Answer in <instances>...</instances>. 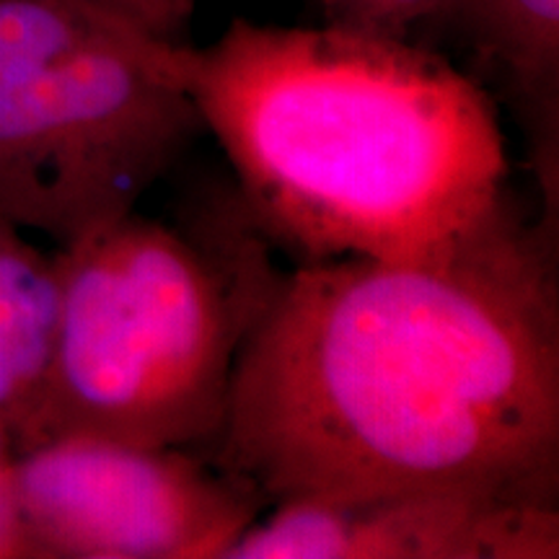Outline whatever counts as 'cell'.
I'll list each match as a JSON object with an SVG mask.
<instances>
[{
	"mask_svg": "<svg viewBox=\"0 0 559 559\" xmlns=\"http://www.w3.org/2000/svg\"><path fill=\"white\" fill-rule=\"evenodd\" d=\"M210 449L272 506L400 489L557 502V223L513 202L432 262H300L243 342Z\"/></svg>",
	"mask_w": 559,
	"mask_h": 559,
	"instance_id": "1",
	"label": "cell"
},
{
	"mask_svg": "<svg viewBox=\"0 0 559 559\" xmlns=\"http://www.w3.org/2000/svg\"><path fill=\"white\" fill-rule=\"evenodd\" d=\"M190 91L249 218L300 262H432L515 202L492 96L409 37L234 19Z\"/></svg>",
	"mask_w": 559,
	"mask_h": 559,
	"instance_id": "2",
	"label": "cell"
},
{
	"mask_svg": "<svg viewBox=\"0 0 559 559\" xmlns=\"http://www.w3.org/2000/svg\"><path fill=\"white\" fill-rule=\"evenodd\" d=\"M262 236L249 221L198 239L132 210L55 251L58 345L32 445H213L243 342L283 280Z\"/></svg>",
	"mask_w": 559,
	"mask_h": 559,
	"instance_id": "3",
	"label": "cell"
},
{
	"mask_svg": "<svg viewBox=\"0 0 559 559\" xmlns=\"http://www.w3.org/2000/svg\"><path fill=\"white\" fill-rule=\"evenodd\" d=\"M192 66L91 0H0V215L62 249L138 210L205 132Z\"/></svg>",
	"mask_w": 559,
	"mask_h": 559,
	"instance_id": "4",
	"label": "cell"
},
{
	"mask_svg": "<svg viewBox=\"0 0 559 559\" xmlns=\"http://www.w3.org/2000/svg\"><path fill=\"white\" fill-rule=\"evenodd\" d=\"M13 506L32 559H223L267 502L192 449L58 436L13 453Z\"/></svg>",
	"mask_w": 559,
	"mask_h": 559,
	"instance_id": "5",
	"label": "cell"
},
{
	"mask_svg": "<svg viewBox=\"0 0 559 559\" xmlns=\"http://www.w3.org/2000/svg\"><path fill=\"white\" fill-rule=\"evenodd\" d=\"M559 506L481 489L275 502L223 559H555Z\"/></svg>",
	"mask_w": 559,
	"mask_h": 559,
	"instance_id": "6",
	"label": "cell"
},
{
	"mask_svg": "<svg viewBox=\"0 0 559 559\" xmlns=\"http://www.w3.org/2000/svg\"><path fill=\"white\" fill-rule=\"evenodd\" d=\"M425 26L445 29L508 102L528 145L544 215L559 205V0H451Z\"/></svg>",
	"mask_w": 559,
	"mask_h": 559,
	"instance_id": "7",
	"label": "cell"
},
{
	"mask_svg": "<svg viewBox=\"0 0 559 559\" xmlns=\"http://www.w3.org/2000/svg\"><path fill=\"white\" fill-rule=\"evenodd\" d=\"M0 215V428L29 449L45 407L60 326L58 257Z\"/></svg>",
	"mask_w": 559,
	"mask_h": 559,
	"instance_id": "8",
	"label": "cell"
},
{
	"mask_svg": "<svg viewBox=\"0 0 559 559\" xmlns=\"http://www.w3.org/2000/svg\"><path fill=\"white\" fill-rule=\"evenodd\" d=\"M451 0H319L321 21L347 29L409 37Z\"/></svg>",
	"mask_w": 559,
	"mask_h": 559,
	"instance_id": "9",
	"label": "cell"
},
{
	"mask_svg": "<svg viewBox=\"0 0 559 559\" xmlns=\"http://www.w3.org/2000/svg\"><path fill=\"white\" fill-rule=\"evenodd\" d=\"M91 3L128 19L130 24L160 39L181 41V45H187V29L198 9V0H91Z\"/></svg>",
	"mask_w": 559,
	"mask_h": 559,
	"instance_id": "10",
	"label": "cell"
},
{
	"mask_svg": "<svg viewBox=\"0 0 559 559\" xmlns=\"http://www.w3.org/2000/svg\"><path fill=\"white\" fill-rule=\"evenodd\" d=\"M24 555L21 528L13 506V445L0 428V559H16Z\"/></svg>",
	"mask_w": 559,
	"mask_h": 559,
	"instance_id": "11",
	"label": "cell"
}]
</instances>
